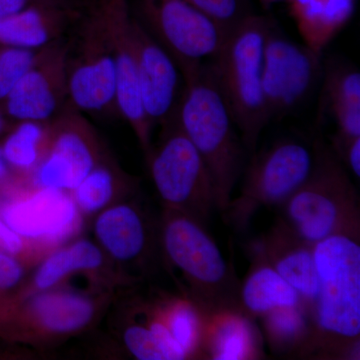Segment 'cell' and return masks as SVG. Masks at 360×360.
<instances>
[{
	"mask_svg": "<svg viewBox=\"0 0 360 360\" xmlns=\"http://www.w3.org/2000/svg\"><path fill=\"white\" fill-rule=\"evenodd\" d=\"M359 232H343L312 246L319 290L309 309V352L359 356L360 340Z\"/></svg>",
	"mask_w": 360,
	"mask_h": 360,
	"instance_id": "cell-1",
	"label": "cell"
},
{
	"mask_svg": "<svg viewBox=\"0 0 360 360\" xmlns=\"http://www.w3.org/2000/svg\"><path fill=\"white\" fill-rule=\"evenodd\" d=\"M177 122L205 160L224 212L245 172V146L219 89L210 65L184 78Z\"/></svg>",
	"mask_w": 360,
	"mask_h": 360,
	"instance_id": "cell-2",
	"label": "cell"
},
{
	"mask_svg": "<svg viewBox=\"0 0 360 360\" xmlns=\"http://www.w3.org/2000/svg\"><path fill=\"white\" fill-rule=\"evenodd\" d=\"M271 20L246 14L227 33L210 63L246 150L255 153L269 123L262 94V61Z\"/></svg>",
	"mask_w": 360,
	"mask_h": 360,
	"instance_id": "cell-3",
	"label": "cell"
},
{
	"mask_svg": "<svg viewBox=\"0 0 360 360\" xmlns=\"http://www.w3.org/2000/svg\"><path fill=\"white\" fill-rule=\"evenodd\" d=\"M278 207L279 221L311 246L335 234L360 231L356 188L343 163L322 146L309 179Z\"/></svg>",
	"mask_w": 360,
	"mask_h": 360,
	"instance_id": "cell-4",
	"label": "cell"
},
{
	"mask_svg": "<svg viewBox=\"0 0 360 360\" xmlns=\"http://www.w3.org/2000/svg\"><path fill=\"white\" fill-rule=\"evenodd\" d=\"M161 241L168 259L188 283L191 300L201 314L240 310V283L205 225L184 213L165 210Z\"/></svg>",
	"mask_w": 360,
	"mask_h": 360,
	"instance_id": "cell-5",
	"label": "cell"
},
{
	"mask_svg": "<svg viewBox=\"0 0 360 360\" xmlns=\"http://www.w3.org/2000/svg\"><path fill=\"white\" fill-rule=\"evenodd\" d=\"M148 153L151 179L165 210L184 213L205 225L217 210L214 186L205 160L176 118Z\"/></svg>",
	"mask_w": 360,
	"mask_h": 360,
	"instance_id": "cell-6",
	"label": "cell"
},
{
	"mask_svg": "<svg viewBox=\"0 0 360 360\" xmlns=\"http://www.w3.org/2000/svg\"><path fill=\"white\" fill-rule=\"evenodd\" d=\"M315 153L302 142L284 139L253 156L243 172L238 198H231L224 219L236 231H245L258 210L281 206L309 179Z\"/></svg>",
	"mask_w": 360,
	"mask_h": 360,
	"instance_id": "cell-7",
	"label": "cell"
},
{
	"mask_svg": "<svg viewBox=\"0 0 360 360\" xmlns=\"http://www.w3.org/2000/svg\"><path fill=\"white\" fill-rule=\"evenodd\" d=\"M142 25L174 59L182 77L212 59L226 33L186 0H137Z\"/></svg>",
	"mask_w": 360,
	"mask_h": 360,
	"instance_id": "cell-8",
	"label": "cell"
},
{
	"mask_svg": "<svg viewBox=\"0 0 360 360\" xmlns=\"http://www.w3.org/2000/svg\"><path fill=\"white\" fill-rule=\"evenodd\" d=\"M80 26L75 49L68 47V101L82 113L120 115L115 56L91 7Z\"/></svg>",
	"mask_w": 360,
	"mask_h": 360,
	"instance_id": "cell-9",
	"label": "cell"
},
{
	"mask_svg": "<svg viewBox=\"0 0 360 360\" xmlns=\"http://www.w3.org/2000/svg\"><path fill=\"white\" fill-rule=\"evenodd\" d=\"M49 124V143L32 172L33 184L71 193L104 158L98 136L70 103Z\"/></svg>",
	"mask_w": 360,
	"mask_h": 360,
	"instance_id": "cell-10",
	"label": "cell"
},
{
	"mask_svg": "<svg viewBox=\"0 0 360 360\" xmlns=\"http://www.w3.org/2000/svg\"><path fill=\"white\" fill-rule=\"evenodd\" d=\"M321 56L281 34L272 23L265 39L262 79L269 120L290 115L309 96L321 75Z\"/></svg>",
	"mask_w": 360,
	"mask_h": 360,
	"instance_id": "cell-11",
	"label": "cell"
},
{
	"mask_svg": "<svg viewBox=\"0 0 360 360\" xmlns=\"http://www.w3.org/2000/svg\"><path fill=\"white\" fill-rule=\"evenodd\" d=\"M0 217L27 245H63L82 227V213L71 193L47 187L7 193L0 200Z\"/></svg>",
	"mask_w": 360,
	"mask_h": 360,
	"instance_id": "cell-12",
	"label": "cell"
},
{
	"mask_svg": "<svg viewBox=\"0 0 360 360\" xmlns=\"http://www.w3.org/2000/svg\"><path fill=\"white\" fill-rule=\"evenodd\" d=\"M68 53L63 39L40 49L32 68L2 101L11 122H49L68 105Z\"/></svg>",
	"mask_w": 360,
	"mask_h": 360,
	"instance_id": "cell-13",
	"label": "cell"
},
{
	"mask_svg": "<svg viewBox=\"0 0 360 360\" xmlns=\"http://www.w3.org/2000/svg\"><path fill=\"white\" fill-rule=\"evenodd\" d=\"M112 51L117 73L118 113L129 123L142 148H151V127L144 112L135 68L134 20L129 0H96L91 6Z\"/></svg>",
	"mask_w": 360,
	"mask_h": 360,
	"instance_id": "cell-14",
	"label": "cell"
},
{
	"mask_svg": "<svg viewBox=\"0 0 360 360\" xmlns=\"http://www.w3.org/2000/svg\"><path fill=\"white\" fill-rule=\"evenodd\" d=\"M94 315V302L75 291L53 288L23 300L11 295L0 302V333L11 336L26 323L41 333L65 335L86 328Z\"/></svg>",
	"mask_w": 360,
	"mask_h": 360,
	"instance_id": "cell-15",
	"label": "cell"
},
{
	"mask_svg": "<svg viewBox=\"0 0 360 360\" xmlns=\"http://www.w3.org/2000/svg\"><path fill=\"white\" fill-rule=\"evenodd\" d=\"M134 44L137 85L144 112L151 127L174 120L181 98V72L169 53L134 20Z\"/></svg>",
	"mask_w": 360,
	"mask_h": 360,
	"instance_id": "cell-16",
	"label": "cell"
},
{
	"mask_svg": "<svg viewBox=\"0 0 360 360\" xmlns=\"http://www.w3.org/2000/svg\"><path fill=\"white\" fill-rule=\"evenodd\" d=\"M251 245L250 252L266 260L300 293L309 314L319 290L312 246L281 221Z\"/></svg>",
	"mask_w": 360,
	"mask_h": 360,
	"instance_id": "cell-17",
	"label": "cell"
},
{
	"mask_svg": "<svg viewBox=\"0 0 360 360\" xmlns=\"http://www.w3.org/2000/svg\"><path fill=\"white\" fill-rule=\"evenodd\" d=\"M75 16L72 7H27L0 18V44L39 51L63 39Z\"/></svg>",
	"mask_w": 360,
	"mask_h": 360,
	"instance_id": "cell-18",
	"label": "cell"
},
{
	"mask_svg": "<svg viewBox=\"0 0 360 360\" xmlns=\"http://www.w3.org/2000/svg\"><path fill=\"white\" fill-rule=\"evenodd\" d=\"M203 319L205 333L201 352L210 359L246 360L262 356L260 333L252 319L240 310H221L203 315Z\"/></svg>",
	"mask_w": 360,
	"mask_h": 360,
	"instance_id": "cell-19",
	"label": "cell"
},
{
	"mask_svg": "<svg viewBox=\"0 0 360 360\" xmlns=\"http://www.w3.org/2000/svg\"><path fill=\"white\" fill-rule=\"evenodd\" d=\"M97 241L113 259L130 262L139 259L148 245V231L143 215L127 203L108 206L94 222Z\"/></svg>",
	"mask_w": 360,
	"mask_h": 360,
	"instance_id": "cell-20",
	"label": "cell"
},
{
	"mask_svg": "<svg viewBox=\"0 0 360 360\" xmlns=\"http://www.w3.org/2000/svg\"><path fill=\"white\" fill-rule=\"evenodd\" d=\"M250 255L252 265L239 288L241 312L253 319L276 309L305 307L300 293L266 260L257 253Z\"/></svg>",
	"mask_w": 360,
	"mask_h": 360,
	"instance_id": "cell-21",
	"label": "cell"
},
{
	"mask_svg": "<svg viewBox=\"0 0 360 360\" xmlns=\"http://www.w3.org/2000/svg\"><path fill=\"white\" fill-rule=\"evenodd\" d=\"M304 44L321 54L354 15L356 0H290Z\"/></svg>",
	"mask_w": 360,
	"mask_h": 360,
	"instance_id": "cell-22",
	"label": "cell"
},
{
	"mask_svg": "<svg viewBox=\"0 0 360 360\" xmlns=\"http://www.w3.org/2000/svg\"><path fill=\"white\" fill-rule=\"evenodd\" d=\"M103 264L101 248L87 239H78L59 246L44 258L35 271L33 286L37 290H51L73 272L92 271Z\"/></svg>",
	"mask_w": 360,
	"mask_h": 360,
	"instance_id": "cell-23",
	"label": "cell"
},
{
	"mask_svg": "<svg viewBox=\"0 0 360 360\" xmlns=\"http://www.w3.org/2000/svg\"><path fill=\"white\" fill-rule=\"evenodd\" d=\"M131 186V180L103 158L70 193L80 213L91 214L110 206L115 195Z\"/></svg>",
	"mask_w": 360,
	"mask_h": 360,
	"instance_id": "cell-24",
	"label": "cell"
},
{
	"mask_svg": "<svg viewBox=\"0 0 360 360\" xmlns=\"http://www.w3.org/2000/svg\"><path fill=\"white\" fill-rule=\"evenodd\" d=\"M49 122H15L4 135L2 155L11 169L33 172L49 143Z\"/></svg>",
	"mask_w": 360,
	"mask_h": 360,
	"instance_id": "cell-25",
	"label": "cell"
},
{
	"mask_svg": "<svg viewBox=\"0 0 360 360\" xmlns=\"http://www.w3.org/2000/svg\"><path fill=\"white\" fill-rule=\"evenodd\" d=\"M262 319L265 336L272 349L307 352L312 328L309 311L304 307L274 310L262 316Z\"/></svg>",
	"mask_w": 360,
	"mask_h": 360,
	"instance_id": "cell-26",
	"label": "cell"
},
{
	"mask_svg": "<svg viewBox=\"0 0 360 360\" xmlns=\"http://www.w3.org/2000/svg\"><path fill=\"white\" fill-rule=\"evenodd\" d=\"M160 315L188 359L201 352L205 319L191 300H176L168 303Z\"/></svg>",
	"mask_w": 360,
	"mask_h": 360,
	"instance_id": "cell-27",
	"label": "cell"
},
{
	"mask_svg": "<svg viewBox=\"0 0 360 360\" xmlns=\"http://www.w3.org/2000/svg\"><path fill=\"white\" fill-rule=\"evenodd\" d=\"M324 108L340 103L360 104V72L354 66L333 63L324 75Z\"/></svg>",
	"mask_w": 360,
	"mask_h": 360,
	"instance_id": "cell-28",
	"label": "cell"
},
{
	"mask_svg": "<svg viewBox=\"0 0 360 360\" xmlns=\"http://www.w3.org/2000/svg\"><path fill=\"white\" fill-rule=\"evenodd\" d=\"M39 51H28L0 44V104L26 71L32 68Z\"/></svg>",
	"mask_w": 360,
	"mask_h": 360,
	"instance_id": "cell-29",
	"label": "cell"
},
{
	"mask_svg": "<svg viewBox=\"0 0 360 360\" xmlns=\"http://www.w3.org/2000/svg\"><path fill=\"white\" fill-rule=\"evenodd\" d=\"M123 343L129 354L139 360H167L160 342L148 324H130L123 331Z\"/></svg>",
	"mask_w": 360,
	"mask_h": 360,
	"instance_id": "cell-30",
	"label": "cell"
},
{
	"mask_svg": "<svg viewBox=\"0 0 360 360\" xmlns=\"http://www.w3.org/2000/svg\"><path fill=\"white\" fill-rule=\"evenodd\" d=\"M189 4L212 18L225 33L231 32L246 15L243 0H186Z\"/></svg>",
	"mask_w": 360,
	"mask_h": 360,
	"instance_id": "cell-31",
	"label": "cell"
},
{
	"mask_svg": "<svg viewBox=\"0 0 360 360\" xmlns=\"http://www.w3.org/2000/svg\"><path fill=\"white\" fill-rule=\"evenodd\" d=\"M25 274V265L21 258L0 250V302L11 295L22 281Z\"/></svg>",
	"mask_w": 360,
	"mask_h": 360,
	"instance_id": "cell-32",
	"label": "cell"
},
{
	"mask_svg": "<svg viewBox=\"0 0 360 360\" xmlns=\"http://www.w3.org/2000/svg\"><path fill=\"white\" fill-rule=\"evenodd\" d=\"M335 118L341 136L354 139L360 136V104L340 103L328 108Z\"/></svg>",
	"mask_w": 360,
	"mask_h": 360,
	"instance_id": "cell-33",
	"label": "cell"
},
{
	"mask_svg": "<svg viewBox=\"0 0 360 360\" xmlns=\"http://www.w3.org/2000/svg\"><path fill=\"white\" fill-rule=\"evenodd\" d=\"M333 151L347 169L354 174L357 179L360 177V136L354 139L336 134L333 139Z\"/></svg>",
	"mask_w": 360,
	"mask_h": 360,
	"instance_id": "cell-34",
	"label": "cell"
},
{
	"mask_svg": "<svg viewBox=\"0 0 360 360\" xmlns=\"http://www.w3.org/2000/svg\"><path fill=\"white\" fill-rule=\"evenodd\" d=\"M28 245L8 224L0 217V250L21 258Z\"/></svg>",
	"mask_w": 360,
	"mask_h": 360,
	"instance_id": "cell-35",
	"label": "cell"
},
{
	"mask_svg": "<svg viewBox=\"0 0 360 360\" xmlns=\"http://www.w3.org/2000/svg\"><path fill=\"white\" fill-rule=\"evenodd\" d=\"M51 6L72 7V0H0V18L18 13L27 7Z\"/></svg>",
	"mask_w": 360,
	"mask_h": 360,
	"instance_id": "cell-36",
	"label": "cell"
},
{
	"mask_svg": "<svg viewBox=\"0 0 360 360\" xmlns=\"http://www.w3.org/2000/svg\"><path fill=\"white\" fill-rule=\"evenodd\" d=\"M11 168L6 162V158L2 155L1 148H0V186L8 182L11 179Z\"/></svg>",
	"mask_w": 360,
	"mask_h": 360,
	"instance_id": "cell-37",
	"label": "cell"
},
{
	"mask_svg": "<svg viewBox=\"0 0 360 360\" xmlns=\"http://www.w3.org/2000/svg\"><path fill=\"white\" fill-rule=\"evenodd\" d=\"M13 124V122H11V120L7 117L4 108H2L1 104H0V136H4Z\"/></svg>",
	"mask_w": 360,
	"mask_h": 360,
	"instance_id": "cell-38",
	"label": "cell"
},
{
	"mask_svg": "<svg viewBox=\"0 0 360 360\" xmlns=\"http://www.w3.org/2000/svg\"><path fill=\"white\" fill-rule=\"evenodd\" d=\"M262 4L265 6H271V4H277V2L281 1V0H259Z\"/></svg>",
	"mask_w": 360,
	"mask_h": 360,
	"instance_id": "cell-39",
	"label": "cell"
}]
</instances>
